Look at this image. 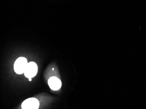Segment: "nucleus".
<instances>
[{"label":"nucleus","mask_w":146,"mask_h":109,"mask_svg":"<svg viewBox=\"0 0 146 109\" xmlns=\"http://www.w3.org/2000/svg\"><path fill=\"white\" fill-rule=\"evenodd\" d=\"M29 81H32V78H29Z\"/></svg>","instance_id":"5"},{"label":"nucleus","mask_w":146,"mask_h":109,"mask_svg":"<svg viewBox=\"0 0 146 109\" xmlns=\"http://www.w3.org/2000/svg\"><path fill=\"white\" fill-rule=\"evenodd\" d=\"M49 86L52 90L57 91L61 87V82L59 78L55 77V76H52L48 80Z\"/></svg>","instance_id":"4"},{"label":"nucleus","mask_w":146,"mask_h":109,"mask_svg":"<svg viewBox=\"0 0 146 109\" xmlns=\"http://www.w3.org/2000/svg\"><path fill=\"white\" fill-rule=\"evenodd\" d=\"M27 60L25 57H19L16 60L14 65V69L16 73L17 74H23L24 73L26 69H27L28 65Z\"/></svg>","instance_id":"1"},{"label":"nucleus","mask_w":146,"mask_h":109,"mask_svg":"<svg viewBox=\"0 0 146 109\" xmlns=\"http://www.w3.org/2000/svg\"><path fill=\"white\" fill-rule=\"evenodd\" d=\"M38 72V67L36 63L34 62H30L28 63L27 69L25 71V75L26 77L32 78L36 76Z\"/></svg>","instance_id":"2"},{"label":"nucleus","mask_w":146,"mask_h":109,"mask_svg":"<svg viewBox=\"0 0 146 109\" xmlns=\"http://www.w3.org/2000/svg\"><path fill=\"white\" fill-rule=\"evenodd\" d=\"M39 101L36 98H29L23 102L22 109H38Z\"/></svg>","instance_id":"3"}]
</instances>
